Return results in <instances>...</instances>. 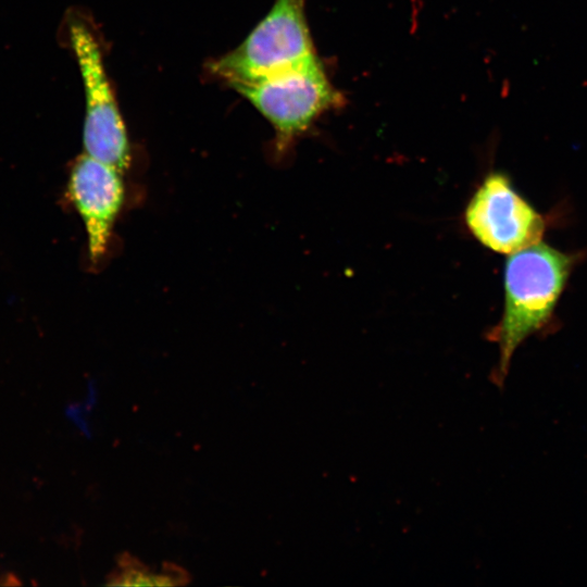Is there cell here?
I'll return each mask as SVG.
<instances>
[{"label":"cell","mask_w":587,"mask_h":587,"mask_svg":"<svg viewBox=\"0 0 587 587\" xmlns=\"http://www.w3.org/2000/svg\"><path fill=\"white\" fill-rule=\"evenodd\" d=\"M577 257L538 241L509 254L504 264V307L499 323L486 335L498 346L491 383L503 389L513 354L551 321Z\"/></svg>","instance_id":"6da1fadb"},{"label":"cell","mask_w":587,"mask_h":587,"mask_svg":"<svg viewBox=\"0 0 587 587\" xmlns=\"http://www.w3.org/2000/svg\"><path fill=\"white\" fill-rule=\"evenodd\" d=\"M305 0H275L234 50L210 64L229 85L258 82L316 58L304 14Z\"/></svg>","instance_id":"7a4b0ae2"},{"label":"cell","mask_w":587,"mask_h":587,"mask_svg":"<svg viewBox=\"0 0 587 587\" xmlns=\"http://www.w3.org/2000/svg\"><path fill=\"white\" fill-rule=\"evenodd\" d=\"M230 86L272 124L277 153L285 152L317 116L341 102L317 57L282 74Z\"/></svg>","instance_id":"3957f363"},{"label":"cell","mask_w":587,"mask_h":587,"mask_svg":"<svg viewBox=\"0 0 587 587\" xmlns=\"http://www.w3.org/2000/svg\"><path fill=\"white\" fill-rule=\"evenodd\" d=\"M68 38L85 90V153L123 172L130 163L129 142L99 41L85 23L74 18L68 22Z\"/></svg>","instance_id":"277c9868"},{"label":"cell","mask_w":587,"mask_h":587,"mask_svg":"<svg viewBox=\"0 0 587 587\" xmlns=\"http://www.w3.org/2000/svg\"><path fill=\"white\" fill-rule=\"evenodd\" d=\"M465 224L484 247L511 254L542 238L544 216L514 188L502 172L489 173L469 201Z\"/></svg>","instance_id":"5b68a950"},{"label":"cell","mask_w":587,"mask_h":587,"mask_svg":"<svg viewBox=\"0 0 587 587\" xmlns=\"http://www.w3.org/2000/svg\"><path fill=\"white\" fill-rule=\"evenodd\" d=\"M121 173L86 153L75 161L70 172L67 193L84 222L92 265L105 255L114 223L124 204L125 187Z\"/></svg>","instance_id":"8992f818"},{"label":"cell","mask_w":587,"mask_h":587,"mask_svg":"<svg viewBox=\"0 0 587 587\" xmlns=\"http://www.w3.org/2000/svg\"><path fill=\"white\" fill-rule=\"evenodd\" d=\"M187 582V574L178 567L170 566L162 573H155L143 565L135 564L134 561L124 560L116 571L108 579L110 586H175Z\"/></svg>","instance_id":"52a82bcc"}]
</instances>
